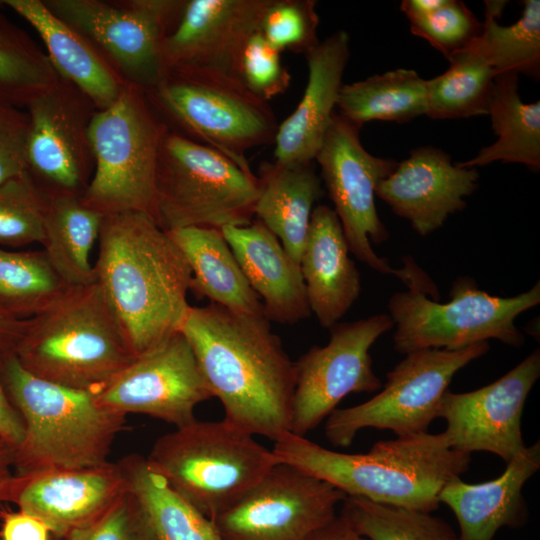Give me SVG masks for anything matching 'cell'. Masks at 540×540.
<instances>
[{
  "label": "cell",
  "instance_id": "52a82bcc",
  "mask_svg": "<svg viewBox=\"0 0 540 540\" xmlns=\"http://www.w3.org/2000/svg\"><path fill=\"white\" fill-rule=\"evenodd\" d=\"M169 128L146 90L126 82L118 98L91 120L94 171L82 203L103 215L144 212L157 223L156 164Z\"/></svg>",
  "mask_w": 540,
  "mask_h": 540
},
{
  "label": "cell",
  "instance_id": "3957f363",
  "mask_svg": "<svg viewBox=\"0 0 540 540\" xmlns=\"http://www.w3.org/2000/svg\"><path fill=\"white\" fill-rule=\"evenodd\" d=\"M272 452L279 463L323 480L346 497L431 513L449 481L464 474L471 455L453 450L445 432L397 436L376 442L369 452L348 454L286 433Z\"/></svg>",
  "mask_w": 540,
  "mask_h": 540
},
{
  "label": "cell",
  "instance_id": "8d00e7d4",
  "mask_svg": "<svg viewBox=\"0 0 540 540\" xmlns=\"http://www.w3.org/2000/svg\"><path fill=\"white\" fill-rule=\"evenodd\" d=\"M368 540H461L443 519L431 513L346 497L340 513Z\"/></svg>",
  "mask_w": 540,
  "mask_h": 540
},
{
  "label": "cell",
  "instance_id": "277c9868",
  "mask_svg": "<svg viewBox=\"0 0 540 540\" xmlns=\"http://www.w3.org/2000/svg\"><path fill=\"white\" fill-rule=\"evenodd\" d=\"M0 377L25 426L14 455L15 474L22 482L109 463L112 444L125 429V414L101 406L92 392L34 376L12 351L0 353Z\"/></svg>",
  "mask_w": 540,
  "mask_h": 540
},
{
  "label": "cell",
  "instance_id": "d590c367",
  "mask_svg": "<svg viewBox=\"0 0 540 540\" xmlns=\"http://www.w3.org/2000/svg\"><path fill=\"white\" fill-rule=\"evenodd\" d=\"M58 76L47 54L0 10V102L26 108Z\"/></svg>",
  "mask_w": 540,
  "mask_h": 540
},
{
  "label": "cell",
  "instance_id": "f546056e",
  "mask_svg": "<svg viewBox=\"0 0 540 540\" xmlns=\"http://www.w3.org/2000/svg\"><path fill=\"white\" fill-rule=\"evenodd\" d=\"M47 196L44 253L68 287L94 283L90 253L98 241L103 214L85 206L78 195Z\"/></svg>",
  "mask_w": 540,
  "mask_h": 540
},
{
  "label": "cell",
  "instance_id": "7dc6e473",
  "mask_svg": "<svg viewBox=\"0 0 540 540\" xmlns=\"http://www.w3.org/2000/svg\"><path fill=\"white\" fill-rule=\"evenodd\" d=\"M305 540H368L359 535L340 514L311 533Z\"/></svg>",
  "mask_w": 540,
  "mask_h": 540
},
{
  "label": "cell",
  "instance_id": "d4e9b609",
  "mask_svg": "<svg viewBox=\"0 0 540 540\" xmlns=\"http://www.w3.org/2000/svg\"><path fill=\"white\" fill-rule=\"evenodd\" d=\"M334 209L316 206L300 258L311 313L331 328L347 313L361 292L360 273Z\"/></svg>",
  "mask_w": 540,
  "mask_h": 540
},
{
  "label": "cell",
  "instance_id": "ab89813d",
  "mask_svg": "<svg viewBox=\"0 0 540 540\" xmlns=\"http://www.w3.org/2000/svg\"><path fill=\"white\" fill-rule=\"evenodd\" d=\"M482 26V22L459 0H444L426 16L410 21L411 32L428 41L446 59L473 43Z\"/></svg>",
  "mask_w": 540,
  "mask_h": 540
},
{
  "label": "cell",
  "instance_id": "ee69618b",
  "mask_svg": "<svg viewBox=\"0 0 540 540\" xmlns=\"http://www.w3.org/2000/svg\"><path fill=\"white\" fill-rule=\"evenodd\" d=\"M3 540H49V528L38 518L19 510L3 517Z\"/></svg>",
  "mask_w": 540,
  "mask_h": 540
},
{
  "label": "cell",
  "instance_id": "60d3db41",
  "mask_svg": "<svg viewBox=\"0 0 540 540\" xmlns=\"http://www.w3.org/2000/svg\"><path fill=\"white\" fill-rule=\"evenodd\" d=\"M238 75L254 95L266 102L285 93L291 81L287 67L282 64L281 53L267 42L260 31L246 43Z\"/></svg>",
  "mask_w": 540,
  "mask_h": 540
},
{
  "label": "cell",
  "instance_id": "83f0119b",
  "mask_svg": "<svg viewBox=\"0 0 540 540\" xmlns=\"http://www.w3.org/2000/svg\"><path fill=\"white\" fill-rule=\"evenodd\" d=\"M192 271L190 291L234 312L265 316L221 230L187 227L167 231Z\"/></svg>",
  "mask_w": 540,
  "mask_h": 540
},
{
  "label": "cell",
  "instance_id": "f1b7e54d",
  "mask_svg": "<svg viewBox=\"0 0 540 540\" xmlns=\"http://www.w3.org/2000/svg\"><path fill=\"white\" fill-rule=\"evenodd\" d=\"M498 139L479 150L459 167L475 168L495 161L524 164L540 169V101L524 103L518 92V74H497L488 108Z\"/></svg>",
  "mask_w": 540,
  "mask_h": 540
},
{
  "label": "cell",
  "instance_id": "4316f807",
  "mask_svg": "<svg viewBox=\"0 0 540 540\" xmlns=\"http://www.w3.org/2000/svg\"><path fill=\"white\" fill-rule=\"evenodd\" d=\"M257 177L260 193L254 215L300 265L313 205L323 195L315 165L262 162Z\"/></svg>",
  "mask_w": 540,
  "mask_h": 540
},
{
  "label": "cell",
  "instance_id": "4fadbf2b",
  "mask_svg": "<svg viewBox=\"0 0 540 540\" xmlns=\"http://www.w3.org/2000/svg\"><path fill=\"white\" fill-rule=\"evenodd\" d=\"M84 36L120 77L146 91L164 76L162 45L186 0H43Z\"/></svg>",
  "mask_w": 540,
  "mask_h": 540
},
{
  "label": "cell",
  "instance_id": "44dd1931",
  "mask_svg": "<svg viewBox=\"0 0 540 540\" xmlns=\"http://www.w3.org/2000/svg\"><path fill=\"white\" fill-rule=\"evenodd\" d=\"M128 490L119 461L71 471L37 475L23 484L15 503L41 520L58 538L105 513Z\"/></svg>",
  "mask_w": 540,
  "mask_h": 540
},
{
  "label": "cell",
  "instance_id": "7bdbcfd3",
  "mask_svg": "<svg viewBox=\"0 0 540 540\" xmlns=\"http://www.w3.org/2000/svg\"><path fill=\"white\" fill-rule=\"evenodd\" d=\"M28 133L27 112L0 102V184L27 172Z\"/></svg>",
  "mask_w": 540,
  "mask_h": 540
},
{
  "label": "cell",
  "instance_id": "ba28073f",
  "mask_svg": "<svg viewBox=\"0 0 540 540\" xmlns=\"http://www.w3.org/2000/svg\"><path fill=\"white\" fill-rule=\"evenodd\" d=\"M146 92L165 122L247 173L253 172L246 152L274 142L279 124L271 106L232 74L197 68L171 70Z\"/></svg>",
  "mask_w": 540,
  "mask_h": 540
},
{
  "label": "cell",
  "instance_id": "7c38bea8",
  "mask_svg": "<svg viewBox=\"0 0 540 540\" xmlns=\"http://www.w3.org/2000/svg\"><path fill=\"white\" fill-rule=\"evenodd\" d=\"M488 342L460 350L422 349L406 354L390 372L383 389L361 404L336 408L325 423V436L338 447L349 446L364 428L387 429L397 436L427 432L439 417L442 396L454 375L485 355Z\"/></svg>",
  "mask_w": 540,
  "mask_h": 540
},
{
  "label": "cell",
  "instance_id": "8992f818",
  "mask_svg": "<svg viewBox=\"0 0 540 540\" xmlns=\"http://www.w3.org/2000/svg\"><path fill=\"white\" fill-rule=\"evenodd\" d=\"M151 469L209 519L232 506L276 464L272 452L226 420L194 421L159 437Z\"/></svg>",
  "mask_w": 540,
  "mask_h": 540
},
{
  "label": "cell",
  "instance_id": "e0dca14e",
  "mask_svg": "<svg viewBox=\"0 0 540 540\" xmlns=\"http://www.w3.org/2000/svg\"><path fill=\"white\" fill-rule=\"evenodd\" d=\"M94 396L107 409L145 414L175 428L194 421L195 407L212 398L192 348L179 330L135 357Z\"/></svg>",
  "mask_w": 540,
  "mask_h": 540
},
{
  "label": "cell",
  "instance_id": "6da1fadb",
  "mask_svg": "<svg viewBox=\"0 0 540 540\" xmlns=\"http://www.w3.org/2000/svg\"><path fill=\"white\" fill-rule=\"evenodd\" d=\"M178 330L224 420L273 441L290 432L295 366L265 316L189 306Z\"/></svg>",
  "mask_w": 540,
  "mask_h": 540
},
{
  "label": "cell",
  "instance_id": "5b68a950",
  "mask_svg": "<svg viewBox=\"0 0 540 540\" xmlns=\"http://www.w3.org/2000/svg\"><path fill=\"white\" fill-rule=\"evenodd\" d=\"M12 352L34 376L92 393L135 358L95 282L69 287L28 319Z\"/></svg>",
  "mask_w": 540,
  "mask_h": 540
},
{
  "label": "cell",
  "instance_id": "d6a6232c",
  "mask_svg": "<svg viewBox=\"0 0 540 540\" xmlns=\"http://www.w3.org/2000/svg\"><path fill=\"white\" fill-rule=\"evenodd\" d=\"M521 17L512 25L498 23L506 1H485L479 37L470 44L496 71L533 79L540 76V1L525 0Z\"/></svg>",
  "mask_w": 540,
  "mask_h": 540
},
{
  "label": "cell",
  "instance_id": "681fc988",
  "mask_svg": "<svg viewBox=\"0 0 540 540\" xmlns=\"http://www.w3.org/2000/svg\"><path fill=\"white\" fill-rule=\"evenodd\" d=\"M444 0H403L401 11L409 21L422 18L443 4Z\"/></svg>",
  "mask_w": 540,
  "mask_h": 540
},
{
  "label": "cell",
  "instance_id": "4dcf8cb0",
  "mask_svg": "<svg viewBox=\"0 0 540 540\" xmlns=\"http://www.w3.org/2000/svg\"><path fill=\"white\" fill-rule=\"evenodd\" d=\"M119 463L155 540H223L212 520L174 491L144 457L131 454Z\"/></svg>",
  "mask_w": 540,
  "mask_h": 540
},
{
  "label": "cell",
  "instance_id": "30bf717a",
  "mask_svg": "<svg viewBox=\"0 0 540 540\" xmlns=\"http://www.w3.org/2000/svg\"><path fill=\"white\" fill-rule=\"evenodd\" d=\"M359 134L360 127L335 112L315 156L349 251L373 270L395 275L408 290L431 294L437 299V287L412 259L407 257L403 269H394L371 246L389 237L378 216L375 197L377 186L394 171L398 162L367 152Z\"/></svg>",
  "mask_w": 540,
  "mask_h": 540
},
{
  "label": "cell",
  "instance_id": "5bb4252c",
  "mask_svg": "<svg viewBox=\"0 0 540 540\" xmlns=\"http://www.w3.org/2000/svg\"><path fill=\"white\" fill-rule=\"evenodd\" d=\"M394 326L388 314L336 323L325 346H313L295 366L290 433L305 437L350 393L375 392L382 382L372 369L370 348Z\"/></svg>",
  "mask_w": 540,
  "mask_h": 540
},
{
  "label": "cell",
  "instance_id": "ffe728a7",
  "mask_svg": "<svg viewBox=\"0 0 540 540\" xmlns=\"http://www.w3.org/2000/svg\"><path fill=\"white\" fill-rule=\"evenodd\" d=\"M478 179L476 168L453 164L441 149L419 147L379 183L376 196L425 237L466 207L464 198L477 189Z\"/></svg>",
  "mask_w": 540,
  "mask_h": 540
},
{
  "label": "cell",
  "instance_id": "603a6c76",
  "mask_svg": "<svg viewBox=\"0 0 540 540\" xmlns=\"http://www.w3.org/2000/svg\"><path fill=\"white\" fill-rule=\"evenodd\" d=\"M221 232L249 285L262 298L269 321L295 324L311 314L300 265L261 221L226 226Z\"/></svg>",
  "mask_w": 540,
  "mask_h": 540
},
{
  "label": "cell",
  "instance_id": "836d02e7",
  "mask_svg": "<svg viewBox=\"0 0 540 540\" xmlns=\"http://www.w3.org/2000/svg\"><path fill=\"white\" fill-rule=\"evenodd\" d=\"M447 60L444 73L426 80V115L432 119L488 115L496 71L470 45Z\"/></svg>",
  "mask_w": 540,
  "mask_h": 540
},
{
  "label": "cell",
  "instance_id": "e575fe53",
  "mask_svg": "<svg viewBox=\"0 0 540 540\" xmlns=\"http://www.w3.org/2000/svg\"><path fill=\"white\" fill-rule=\"evenodd\" d=\"M68 288L44 251L14 252L0 247V307L12 316L30 319Z\"/></svg>",
  "mask_w": 540,
  "mask_h": 540
},
{
  "label": "cell",
  "instance_id": "7a4b0ae2",
  "mask_svg": "<svg viewBox=\"0 0 540 540\" xmlns=\"http://www.w3.org/2000/svg\"><path fill=\"white\" fill-rule=\"evenodd\" d=\"M97 242L94 282L137 357L178 331L192 271L169 233L144 212L103 215Z\"/></svg>",
  "mask_w": 540,
  "mask_h": 540
},
{
  "label": "cell",
  "instance_id": "9c48e42d",
  "mask_svg": "<svg viewBox=\"0 0 540 540\" xmlns=\"http://www.w3.org/2000/svg\"><path fill=\"white\" fill-rule=\"evenodd\" d=\"M259 193L257 175L218 151L171 128L163 136L155 175L156 221L163 230L248 225Z\"/></svg>",
  "mask_w": 540,
  "mask_h": 540
},
{
  "label": "cell",
  "instance_id": "cb8c5ba5",
  "mask_svg": "<svg viewBox=\"0 0 540 540\" xmlns=\"http://www.w3.org/2000/svg\"><path fill=\"white\" fill-rule=\"evenodd\" d=\"M540 468L537 441L507 463L497 478L469 484L460 477L449 481L439 493L457 518L461 540H492L502 527H520L527 520L524 484Z\"/></svg>",
  "mask_w": 540,
  "mask_h": 540
},
{
  "label": "cell",
  "instance_id": "f35d334b",
  "mask_svg": "<svg viewBox=\"0 0 540 540\" xmlns=\"http://www.w3.org/2000/svg\"><path fill=\"white\" fill-rule=\"evenodd\" d=\"M314 0H271L260 25V33L278 50L306 54L320 41L319 16Z\"/></svg>",
  "mask_w": 540,
  "mask_h": 540
},
{
  "label": "cell",
  "instance_id": "484cf974",
  "mask_svg": "<svg viewBox=\"0 0 540 540\" xmlns=\"http://www.w3.org/2000/svg\"><path fill=\"white\" fill-rule=\"evenodd\" d=\"M39 34L57 73L105 109L120 95L125 81L79 32L57 17L43 0H1Z\"/></svg>",
  "mask_w": 540,
  "mask_h": 540
},
{
  "label": "cell",
  "instance_id": "c3c4849f",
  "mask_svg": "<svg viewBox=\"0 0 540 540\" xmlns=\"http://www.w3.org/2000/svg\"><path fill=\"white\" fill-rule=\"evenodd\" d=\"M28 319H18L0 307V353L12 351L23 336Z\"/></svg>",
  "mask_w": 540,
  "mask_h": 540
},
{
  "label": "cell",
  "instance_id": "2e32d148",
  "mask_svg": "<svg viewBox=\"0 0 540 540\" xmlns=\"http://www.w3.org/2000/svg\"><path fill=\"white\" fill-rule=\"evenodd\" d=\"M345 498L329 483L278 463L212 522L223 540H305L336 516Z\"/></svg>",
  "mask_w": 540,
  "mask_h": 540
},
{
  "label": "cell",
  "instance_id": "1f68e13d",
  "mask_svg": "<svg viewBox=\"0 0 540 540\" xmlns=\"http://www.w3.org/2000/svg\"><path fill=\"white\" fill-rule=\"evenodd\" d=\"M338 114L360 127L372 120L409 122L426 115V80L412 69L399 68L343 84Z\"/></svg>",
  "mask_w": 540,
  "mask_h": 540
},
{
  "label": "cell",
  "instance_id": "ac0fdd59",
  "mask_svg": "<svg viewBox=\"0 0 540 540\" xmlns=\"http://www.w3.org/2000/svg\"><path fill=\"white\" fill-rule=\"evenodd\" d=\"M540 376V350L535 349L498 380L477 390L442 396L439 417L445 419L453 450L471 455L486 451L506 463L526 447L521 418L527 397Z\"/></svg>",
  "mask_w": 540,
  "mask_h": 540
},
{
  "label": "cell",
  "instance_id": "7402d4cb",
  "mask_svg": "<svg viewBox=\"0 0 540 540\" xmlns=\"http://www.w3.org/2000/svg\"><path fill=\"white\" fill-rule=\"evenodd\" d=\"M350 38L338 30L305 54L308 81L304 94L275 135L274 162L293 166L314 162L343 85Z\"/></svg>",
  "mask_w": 540,
  "mask_h": 540
},
{
  "label": "cell",
  "instance_id": "d6986e66",
  "mask_svg": "<svg viewBox=\"0 0 540 540\" xmlns=\"http://www.w3.org/2000/svg\"><path fill=\"white\" fill-rule=\"evenodd\" d=\"M270 2L186 0L176 27L162 45L164 75L171 70L197 68L239 78L242 51L250 37L260 30Z\"/></svg>",
  "mask_w": 540,
  "mask_h": 540
},
{
  "label": "cell",
  "instance_id": "bcb514c9",
  "mask_svg": "<svg viewBox=\"0 0 540 540\" xmlns=\"http://www.w3.org/2000/svg\"><path fill=\"white\" fill-rule=\"evenodd\" d=\"M15 449L0 439V502L15 503L22 481L14 469Z\"/></svg>",
  "mask_w": 540,
  "mask_h": 540
},
{
  "label": "cell",
  "instance_id": "8fae6325",
  "mask_svg": "<svg viewBox=\"0 0 540 540\" xmlns=\"http://www.w3.org/2000/svg\"><path fill=\"white\" fill-rule=\"evenodd\" d=\"M539 303V282L524 293L499 297L479 289L472 278L459 277L446 303L421 292H398L388 302L396 327L394 349L405 355L422 349L454 351L489 339L520 347L525 338L515 319Z\"/></svg>",
  "mask_w": 540,
  "mask_h": 540
},
{
  "label": "cell",
  "instance_id": "b9f144b4",
  "mask_svg": "<svg viewBox=\"0 0 540 540\" xmlns=\"http://www.w3.org/2000/svg\"><path fill=\"white\" fill-rule=\"evenodd\" d=\"M65 540H155L147 516L128 489L94 521L70 531Z\"/></svg>",
  "mask_w": 540,
  "mask_h": 540
},
{
  "label": "cell",
  "instance_id": "9a60e30c",
  "mask_svg": "<svg viewBox=\"0 0 540 540\" xmlns=\"http://www.w3.org/2000/svg\"><path fill=\"white\" fill-rule=\"evenodd\" d=\"M27 173L46 194L81 197L94 171L89 126L97 108L60 75L27 106Z\"/></svg>",
  "mask_w": 540,
  "mask_h": 540
},
{
  "label": "cell",
  "instance_id": "f6af8a7d",
  "mask_svg": "<svg viewBox=\"0 0 540 540\" xmlns=\"http://www.w3.org/2000/svg\"><path fill=\"white\" fill-rule=\"evenodd\" d=\"M24 437V422L10 401L0 377V439L17 449Z\"/></svg>",
  "mask_w": 540,
  "mask_h": 540
},
{
  "label": "cell",
  "instance_id": "74e56055",
  "mask_svg": "<svg viewBox=\"0 0 540 540\" xmlns=\"http://www.w3.org/2000/svg\"><path fill=\"white\" fill-rule=\"evenodd\" d=\"M47 204L27 172L0 184V247L42 244Z\"/></svg>",
  "mask_w": 540,
  "mask_h": 540
}]
</instances>
